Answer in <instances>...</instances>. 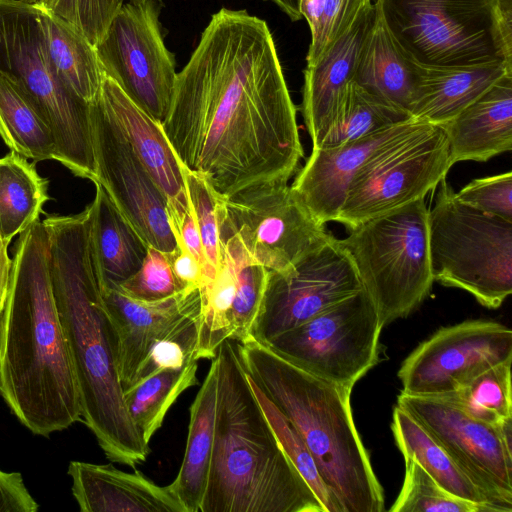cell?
<instances>
[{
  "label": "cell",
  "mask_w": 512,
  "mask_h": 512,
  "mask_svg": "<svg viewBox=\"0 0 512 512\" xmlns=\"http://www.w3.org/2000/svg\"><path fill=\"white\" fill-rule=\"evenodd\" d=\"M464 204L512 222V172L476 178L456 192Z\"/></svg>",
  "instance_id": "44"
},
{
  "label": "cell",
  "mask_w": 512,
  "mask_h": 512,
  "mask_svg": "<svg viewBox=\"0 0 512 512\" xmlns=\"http://www.w3.org/2000/svg\"><path fill=\"white\" fill-rule=\"evenodd\" d=\"M7 247L0 235V317L7 299L12 267V260L8 256Z\"/></svg>",
  "instance_id": "47"
},
{
  "label": "cell",
  "mask_w": 512,
  "mask_h": 512,
  "mask_svg": "<svg viewBox=\"0 0 512 512\" xmlns=\"http://www.w3.org/2000/svg\"><path fill=\"white\" fill-rule=\"evenodd\" d=\"M38 8L48 55L58 77L82 100L93 103L104 75L95 47L62 19Z\"/></svg>",
  "instance_id": "30"
},
{
  "label": "cell",
  "mask_w": 512,
  "mask_h": 512,
  "mask_svg": "<svg viewBox=\"0 0 512 512\" xmlns=\"http://www.w3.org/2000/svg\"><path fill=\"white\" fill-rule=\"evenodd\" d=\"M372 0H300L302 18L308 23L311 41L306 65L338 39Z\"/></svg>",
  "instance_id": "38"
},
{
  "label": "cell",
  "mask_w": 512,
  "mask_h": 512,
  "mask_svg": "<svg viewBox=\"0 0 512 512\" xmlns=\"http://www.w3.org/2000/svg\"><path fill=\"white\" fill-rule=\"evenodd\" d=\"M278 8L284 12L291 21L302 19L300 12V0H271Z\"/></svg>",
  "instance_id": "48"
},
{
  "label": "cell",
  "mask_w": 512,
  "mask_h": 512,
  "mask_svg": "<svg viewBox=\"0 0 512 512\" xmlns=\"http://www.w3.org/2000/svg\"><path fill=\"white\" fill-rule=\"evenodd\" d=\"M38 507L21 474L0 469V512H35Z\"/></svg>",
  "instance_id": "45"
},
{
  "label": "cell",
  "mask_w": 512,
  "mask_h": 512,
  "mask_svg": "<svg viewBox=\"0 0 512 512\" xmlns=\"http://www.w3.org/2000/svg\"><path fill=\"white\" fill-rule=\"evenodd\" d=\"M512 358V331L490 320H468L437 330L402 362V392L450 394L487 368Z\"/></svg>",
  "instance_id": "16"
},
{
  "label": "cell",
  "mask_w": 512,
  "mask_h": 512,
  "mask_svg": "<svg viewBox=\"0 0 512 512\" xmlns=\"http://www.w3.org/2000/svg\"><path fill=\"white\" fill-rule=\"evenodd\" d=\"M182 173L206 261V271L200 287L202 288L214 280L218 267L220 243L217 204L220 196L202 175L184 166H182Z\"/></svg>",
  "instance_id": "39"
},
{
  "label": "cell",
  "mask_w": 512,
  "mask_h": 512,
  "mask_svg": "<svg viewBox=\"0 0 512 512\" xmlns=\"http://www.w3.org/2000/svg\"><path fill=\"white\" fill-rule=\"evenodd\" d=\"M218 228L236 235L251 260L284 272L330 236L286 182L246 188L219 197Z\"/></svg>",
  "instance_id": "11"
},
{
  "label": "cell",
  "mask_w": 512,
  "mask_h": 512,
  "mask_svg": "<svg viewBox=\"0 0 512 512\" xmlns=\"http://www.w3.org/2000/svg\"><path fill=\"white\" fill-rule=\"evenodd\" d=\"M47 191L48 180L34 163L14 151L0 158V235L5 245L39 220Z\"/></svg>",
  "instance_id": "31"
},
{
  "label": "cell",
  "mask_w": 512,
  "mask_h": 512,
  "mask_svg": "<svg viewBox=\"0 0 512 512\" xmlns=\"http://www.w3.org/2000/svg\"><path fill=\"white\" fill-rule=\"evenodd\" d=\"M122 471L112 464L71 461L72 493L82 512H186L170 487L160 486L141 471Z\"/></svg>",
  "instance_id": "22"
},
{
  "label": "cell",
  "mask_w": 512,
  "mask_h": 512,
  "mask_svg": "<svg viewBox=\"0 0 512 512\" xmlns=\"http://www.w3.org/2000/svg\"><path fill=\"white\" fill-rule=\"evenodd\" d=\"M220 253L214 280L199 289L201 308L197 359L212 360L222 342L230 339V309L235 295L238 272L249 257L240 239L221 228Z\"/></svg>",
  "instance_id": "28"
},
{
  "label": "cell",
  "mask_w": 512,
  "mask_h": 512,
  "mask_svg": "<svg viewBox=\"0 0 512 512\" xmlns=\"http://www.w3.org/2000/svg\"><path fill=\"white\" fill-rule=\"evenodd\" d=\"M375 2L396 44L415 63H512V0Z\"/></svg>",
  "instance_id": "7"
},
{
  "label": "cell",
  "mask_w": 512,
  "mask_h": 512,
  "mask_svg": "<svg viewBox=\"0 0 512 512\" xmlns=\"http://www.w3.org/2000/svg\"><path fill=\"white\" fill-rule=\"evenodd\" d=\"M269 270L248 257L238 272L229 323L230 339L237 342L250 337L263 301Z\"/></svg>",
  "instance_id": "41"
},
{
  "label": "cell",
  "mask_w": 512,
  "mask_h": 512,
  "mask_svg": "<svg viewBox=\"0 0 512 512\" xmlns=\"http://www.w3.org/2000/svg\"><path fill=\"white\" fill-rule=\"evenodd\" d=\"M412 118L409 113L368 93L352 81L336 121L320 143L312 148L340 146Z\"/></svg>",
  "instance_id": "34"
},
{
  "label": "cell",
  "mask_w": 512,
  "mask_h": 512,
  "mask_svg": "<svg viewBox=\"0 0 512 512\" xmlns=\"http://www.w3.org/2000/svg\"><path fill=\"white\" fill-rule=\"evenodd\" d=\"M374 4V18L353 81L368 93L410 114L416 85L414 62L398 47L377 3Z\"/></svg>",
  "instance_id": "26"
},
{
  "label": "cell",
  "mask_w": 512,
  "mask_h": 512,
  "mask_svg": "<svg viewBox=\"0 0 512 512\" xmlns=\"http://www.w3.org/2000/svg\"><path fill=\"white\" fill-rule=\"evenodd\" d=\"M391 428L403 456L416 461L443 489L458 498L489 505L498 512L441 444L406 410L394 408Z\"/></svg>",
  "instance_id": "29"
},
{
  "label": "cell",
  "mask_w": 512,
  "mask_h": 512,
  "mask_svg": "<svg viewBox=\"0 0 512 512\" xmlns=\"http://www.w3.org/2000/svg\"><path fill=\"white\" fill-rule=\"evenodd\" d=\"M0 136L11 151L34 163L57 159L54 135L31 102L0 76Z\"/></svg>",
  "instance_id": "33"
},
{
  "label": "cell",
  "mask_w": 512,
  "mask_h": 512,
  "mask_svg": "<svg viewBox=\"0 0 512 512\" xmlns=\"http://www.w3.org/2000/svg\"><path fill=\"white\" fill-rule=\"evenodd\" d=\"M95 101L124 135L165 197L168 217L180 219L189 206L182 166L160 123L140 109L105 74Z\"/></svg>",
  "instance_id": "21"
},
{
  "label": "cell",
  "mask_w": 512,
  "mask_h": 512,
  "mask_svg": "<svg viewBox=\"0 0 512 512\" xmlns=\"http://www.w3.org/2000/svg\"><path fill=\"white\" fill-rule=\"evenodd\" d=\"M97 182L147 245L164 253L176 247L166 199L124 135L96 101L90 104Z\"/></svg>",
  "instance_id": "17"
},
{
  "label": "cell",
  "mask_w": 512,
  "mask_h": 512,
  "mask_svg": "<svg viewBox=\"0 0 512 512\" xmlns=\"http://www.w3.org/2000/svg\"><path fill=\"white\" fill-rule=\"evenodd\" d=\"M349 253L331 236L284 272L269 270L251 337L267 343L362 289Z\"/></svg>",
  "instance_id": "15"
},
{
  "label": "cell",
  "mask_w": 512,
  "mask_h": 512,
  "mask_svg": "<svg viewBox=\"0 0 512 512\" xmlns=\"http://www.w3.org/2000/svg\"><path fill=\"white\" fill-rule=\"evenodd\" d=\"M163 6L161 0H125L95 46L103 73L158 123L168 113L177 77L160 22Z\"/></svg>",
  "instance_id": "13"
},
{
  "label": "cell",
  "mask_w": 512,
  "mask_h": 512,
  "mask_svg": "<svg viewBox=\"0 0 512 512\" xmlns=\"http://www.w3.org/2000/svg\"><path fill=\"white\" fill-rule=\"evenodd\" d=\"M512 358L495 364L443 395L467 415L491 425L512 419Z\"/></svg>",
  "instance_id": "35"
},
{
  "label": "cell",
  "mask_w": 512,
  "mask_h": 512,
  "mask_svg": "<svg viewBox=\"0 0 512 512\" xmlns=\"http://www.w3.org/2000/svg\"><path fill=\"white\" fill-rule=\"evenodd\" d=\"M440 127L452 164L486 162L512 149V73Z\"/></svg>",
  "instance_id": "23"
},
{
  "label": "cell",
  "mask_w": 512,
  "mask_h": 512,
  "mask_svg": "<svg viewBox=\"0 0 512 512\" xmlns=\"http://www.w3.org/2000/svg\"><path fill=\"white\" fill-rule=\"evenodd\" d=\"M340 239L370 296L382 328L408 316L434 282L428 244V208L419 199L348 229Z\"/></svg>",
  "instance_id": "8"
},
{
  "label": "cell",
  "mask_w": 512,
  "mask_h": 512,
  "mask_svg": "<svg viewBox=\"0 0 512 512\" xmlns=\"http://www.w3.org/2000/svg\"><path fill=\"white\" fill-rule=\"evenodd\" d=\"M374 14L375 4L370 2L338 39L306 65L300 111L312 147L320 143L336 121Z\"/></svg>",
  "instance_id": "20"
},
{
  "label": "cell",
  "mask_w": 512,
  "mask_h": 512,
  "mask_svg": "<svg viewBox=\"0 0 512 512\" xmlns=\"http://www.w3.org/2000/svg\"><path fill=\"white\" fill-rule=\"evenodd\" d=\"M90 220L88 205L79 214L42 221L52 289L77 380L81 419L111 462L135 469L151 451L126 408L118 339L90 249Z\"/></svg>",
  "instance_id": "2"
},
{
  "label": "cell",
  "mask_w": 512,
  "mask_h": 512,
  "mask_svg": "<svg viewBox=\"0 0 512 512\" xmlns=\"http://www.w3.org/2000/svg\"><path fill=\"white\" fill-rule=\"evenodd\" d=\"M422 121L414 118L369 136L330 148H312L290 185L323 224L335 222L358 172Z\"/></svg>",
  "instance_id": "18"
},
{
  "label": "cell",
  "mask_w": 512,
  "mask_h": 512,
  "mask_svg": "<svg viewBox=\"0 0 512 512\" xmlns=\"http://www.w3.org/2000/svg\"><path fill=\"white\" fill-rule=\"evenodd\" d=\"M416 85L411 116L442 126L473 103L496 82L512 73V63L472 66H428L414 62Z\"/></svg>",
  "instance_id": "24"
},
{
  "label": "cell",
  "mask_w": 512,
  "mask_h": 512,
  "mask_svg": "<svg viewBox=\"0 0 512 512\" xmlns=\"http://www.w3.org/2000/svg\"><path fill=\"white\" fill-rule=\"evenodd\" d=\"M101 290L118 339L119 377L126 391L133 386L153 345L200 316V291L186 290L160 301L144 302L116 288Z\"/></svg>",
  "instance_id": "19"
},
{
  "label": "cell",
  "mask_w": 512,
  "mask_h": 512,
  "mask_svg": "<svg viewBox=\"0 0 512 512\" xmlns=\"http://www.w3.org/2000/svg\"><path fill=\"white\" fill-rule=\"evenodd\" d=\"M197 370L198 361L180 369H164L124 391L127 411L146 444L162 426L177 398L198 384Z\"/></svg>",
  "instance_id": "32"
},
{
  "label": "cell",
  "mask_w": 512,
  "mask_h": 512,
  "mask_svg": "<svg viewBox=\"0 0 512 512\" xmlns=\"http://www.w3.org/2000/svg\"><path fill=\"white\" fill-rule=\"evenodd\" d=\"M397 406L426 428L498 512L512 511V419L487 424L443 396L401 392Z\"/></svg>",
  "instance_id": "14"
},
{
  "label": "cell",
  "mask_w": 512,
  "mask_h": 512,
  "mask_svg": "<svg viewBox=\"0 0 512 512\" xmlns=\"http://www.w3.org/2000/svg\"><path fill=\"white\" fill-rule=\"evenodd\" d=\"M175 249L166 253L174 275L187 290L199 289L202 284V269L183 243L176 241Z\"/></svg>",
  "instance_id": "46"
},
{
  "label": "cell",
  "mask_w": 512,
  "mask_h": 512,
  "mask_svg": "<svg viewBox=\"0 0 512 512\" xmlns=\"http://www.w3.org/2000/svg\"><path fill=\"white\" fill-rule=\"evenodd\" d=\"M0 76L35 107L54 135L57 161L97 182L90 104L58 77L48 55L38 6L0 0Z\"/></svg>",
  "instance_id": "6"
},
{
  "label": "cell",
  "mask_w": 512,
  "mask_h": 512,
  "mask_svg": "<svg viewBox=\"0 0 512 512\" xmlns=\"http://www.w3.org/2000/svg\"><path fill=\"white\" fill-rule=\"evenodd\" d=\"M438 186L428 209L433 279L499 308L512 293V222L462 203L446 179Z\"/></svg>",
  "instance_id": "9"
},
{
  "label": "cell",
  "mask_w": 512,
  "mask_h": 512,
  "mask_svg": "<svg viewBox=\"0 0 512 512\" xmlns=\"http://www.w3.org/2000/svg\"><path fill=\"white\" fill-rule=\"evenodd\" d=\"M382 329L362 288L264 344L303 371L353 389L379 360Z\"/></svg>",
  "instance_id": "10"
},
{
  "label": "cell",
  "mask_w": 512,
  "mask_h": 512,
  "mask_svg": "<svg viewBox=\"0 0 512 512\" xmlns=\"http://www.w3.org/2000/svg\"><path fill=\"white\" fill-rule=\"evenodd\" d=\"M90 249L101 289L117 288L142 265L148 245L120 212L106 190L95 184Z\"/></svg>",
  "instance_id": "25"
},
{
  "label": "cell",
  "mask_w": 512,
  "mask_h": 512,
  "mask_svg": "<svg viewBox=\"0 0 512 512\" xmlns=\"http://www.w3.org/2000/svg\"><path fill=\"white\" fill-rule=\"evenodd\" d=\"M199 317L186 321L176 331L156 342L140 366L134 384L164 369H180L197 359Z\"/></svg>",
  "instance_id": "43"
},
{
  "label": "cell",
  "mask_w": 512,
  "mask_h": 512,
  "mask_svg": "<svg viewBox=\"0 0 512 512\" xmlns=\"http://www.w3.org/2000/svg\"><path fill=\"white\" fill-rule=\"evenodd\" d=\"M116 289L144 302L160 301L187 290L174 275L167 254L150 245L140 268Z\"/></svg>",
  "instance_id": "42"
},
{
  "label": "cell",
  "mask_w": 512,
  "mask_h": 512,
  "mask_svg": "<svg viewBox=\"0 0 512 512\" xmlns=\"http://www.w3.org/2000/svg\"><path fill=\"white\" fill-rule=\"evenodd\" d=\"M236 345L245 373L301 436L344 512L384 511L383 488L354 423L352 388L303 371L251 336Z\"/></svg>",
  "instance_id": "5"
},
{
  "label": "cell",
  "mask_w": 512,
  "mask_h": 512,
  "mask_svg": "<svg viewBox=\"0 0 512 512\" xmlns=\"http://www.w3.org/2000/svg\"><path fill=\"white\" fill-rule=\"evenodd\" d=\"M246 376L282 449L313 490L326 512H344L337 498L323 482L311 453L296 429L247 374Z\"/></svg>",
  "instance_id": "36"
},
{
  "label": "cell",
  "mask_w": 512,
  "mask_h": 512,
  "mask_svg": "<svg viewBox=\"0 0 512 512\" xmlns=\"http://www.w3.org/2000/svg\"><path fill=\"white\" fill-rule=\"evenodd\" d=\"M214 443L200 512H326L282 449L241 365L220 345Z\"/></svg>",
  "instance_id": "4"
},
{
  "label": "cell",
  "mask_w": 512,
  "mask_h": 512,
  "mask_svg": "<svg viewBox=\"0 0 512 512\" xmlns=\"http://www.w3.org/2000/svg\"><path fill=\"white\" fill-rule=\"evenodd\" d=\"M217 401L218 364L214 358L190 406L184 457L177 476L168 484L186 512H200L206 491L214 443Z\"/></svg>",
  "instance_id": "27"
},
{
  "label": "cell",
  "mask_w": 512,
  "mask_h": 512,
  "mask_svg": "<svg viewBox=\"0 0 512 512\" xmlns=\"http://www.w3.org/2000/svg\"><path fill=\"white\" fill-rule=\"evenodd\" d=\"M405 476L391 512H496L489 505L458 498L443 489L416 461L403 456Z\"/></svg>",
  "instance_id": "37"
},
{
  "label": "cell",
  "mask_w": 512,
  "mask_h": 512,
  "mask_svg": "<svg viewBox=\"0 0 512 512\" xmlns=\"http://www.w3.org/2000/svg\"><path fill=\"white\" fill-rule=\"evenodd\" d=\"M62 19L96 46L125 0H25Z\"/></svg>",
  "instance_id": "40"
},
{
  "label": "cell",
  "mask_w": 512,
  "mask_h": 512,
  "mask_svg": "<svg viewBox=\"0 0 512 512\" xmlns=\"http://www.w3.org/2000/svg\"><path fill=\"white\" fill-rule=\"evenodd\" d=\"M452 166L443 130L420 122L358 172L335 222L350 229L424 199Z\"/></svg>",
  "instance_id": "12"
},
{
  "label": "cell",
  "mask_w": 512,
  "mask_h": 512,
  "mask_svg": "<svg viewBox=\"0 0 512 512\" xmlns=\"http://www.w3.org/2000/svg\"><path fill=\"white\" fill-rule=\"evenodd\" d=\"M296 114L266 21L222 8L177 73L160 127L180 164L229 198L298 171Z\"/></svg>",
  "instance_id": "1"
},
{
  "label": "cell",
  "mask_w": 512,
  "mask_h": 512,
  "mask_svg": "<svg viewBox=\"0 0 512 512\" xmlns=\"http://www.w3.org/2000/svg\"><path fill=\"white\" fill-rule=\"evenodd\" d=\"M0 395L32 433L49 436L81 419L66 334L55 302L49 238L40 220L19 234L0 317Z\"/></svg>",
  "instance_id": "3"
}]
</instances>
